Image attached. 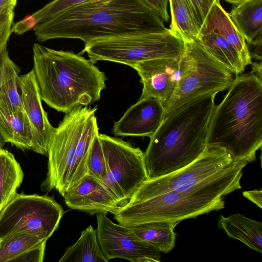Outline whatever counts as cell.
<instances>
[{"mask_svg": "<svg viewBox=\"0 0 262 262\" xmlns=\"http://www.w3.org/2000/svg\"><path fill=\"white\" fill-rule=\"evenodd\" d=\"M252 71L256 75L261 78V63H259L255 62L252 64Z\"/></svg>", "mask_w": 262, "mask_h": 262, "instance_id": "obj_37", "label": "cell"}, {"mask_svg": "<svg viewBox=\"0 0 262 262\" xmlns=\"http://www.w3.org/2000/svg\"><path fill=\"white\" fill-rule=\"evenodd\" d=\"M33 29L40 42L76 38L84 44L98 39L168 30L144 0H93L67 9Z\"/></svg>", "mask_w": 262, "mask_h": 262, "instance_id": "obj_1", "label": "cell"}, {"mask_svg": "<svg viewBox=\"0 0 262 262\" xmlns=\"http://www.w3.org/2000/svg\"><path fill=\"white\" fill-rule=\"evenodd\" d=\"M201 28L210 9L213 0H190Z\"/></svg>", "mask_w": 262, "mask_h": 262, "instance_id": "obj_33", "label": "cell"}, {"mask_svg": "<svg viewBox=\"0 0 262 262\" xmlns=\"http://www.w3.org/2000/svg\"><path fill=\"white\" fill-rule=\"evenodd\" d=\"M212 32L221 35L236 49L246 67L252 64L250 52L244 37L223 8L220 0L213 2L200 28L199 34Z\"/></svg>", "mask_w": 262, "mask_h": 262, "instance_id": "obj_17", "label": "cell"}, {"mask_svg": "<svg viewBox=\"0 0 262 262\" xmlns=\"http://www.w3.org/2000/svg\"><path fill=\"white\" fill-rule=\"evenodd\" d=\"M243 195L258 207L262 208V191L261 190L254 189L244 191Z\"/></svg>", "mask_w": 262, "mask_h": 262, "instance_id": "obj_35", "label": "cell"}, {"mask_svg": "<svg viewBox=\"0 0 262 262\" xmlns=\"http://www.w3.org/2000/svg\"><path fill=\"white\" fill-rule=\"evenodd\" d=\"M207 147H224L233 161L251 163L262 146V80L253 72L236 76L215 105Z\"/></svg>", "mask_w": 262, "mask_h": 262, "instance_id": "obj_4", "label": "cell"}, {"mask_svg": "<svg viewBox=\"0 0 262 262\" xmlns=\"http://www.w3.org/2000/svg\"><path fill=\"white\" fill-rule=\"evenodd\" d=\"M92 1L93 0H52L32 14L13 24L12 32L21 34L67 9Z\"/></svg>", "mask_w": 262, "mask_h": 262, "instance_id": "obj_26", "label": "cell"}, {"mask_svg": "<svg viewBox=\"0 0 262 262\" xmlns=\"http://www.w3.org/2000/svg\"><path fill=\"white\" fill-rule=\"evenodd\" d=\"M33 59L41 100L51 107L66 113L100 99L106 77L90 59L37 43L33 47Z\"/></svg>", "mask_w": 262, "mask_h": 262, "instance_id": "obj_5", "label": "cell"}, {"mask_svg": "<svg viewBox=\"0 0 262 262\" xmlns=\"http://www.w3.org/2000/svg\"><path fill=\"white\" fill-rule=\"evenodd\" d=\"M233 162L231 156L224 147H207L197 159L185 167L157 178L147 179L129 200L142 201L171 190L188 189Z\"/></svg>", "mask_w": 262, "mask_h": 262, "instance_id": "obj_11", "label": "cell"}, {"mask_svg": "<svg viewBox=\"0 0 262 262\" xmlns=\"http://www.w3.org/2000/svg\"><path fill=\"white\" fill-rule=\"evenodd\" d=\"M218 226L230 238L238 240L250 249L262 253V223L235 213L227 217L220 215Z\"/></svg>", "mask_w": 262, "mask_h": 262, "instance_id": "obj_19", "label": "cell"}, {"mask_svg": "<svg viewBox=\"0 0 262 262\" xmlns=\"http://www.w3.org/2000/svg\"><path fill=\"white\" fill-rule=\"evenodd\" d=\"M6 142L4 141L1 136L0 135V149L3 148Z\"/></svg>", "mask_w": 262, "mask_h": 262, "instance_id": "obj_39", "label": "cell"}, {"mask_svg": "<svg viewBox=\"0 0 262 262\" xmlns=\"http://www.w3.org/2000/svg\"><path fill=\"white\" fill-rule=\"evenodd\" d=\"M171 14L169 29L177 33L184 42L195 40L200 27L190 0H168Z\"/></svg>", "mask_w": 262, "mask_h": 262, "instance_id": "obj_24", "label": "cell"}, {"mask_svg": "<svg viewBox=\"0 0 262 262\" xmlns=\"http://www.w3.org/2000/svg\"><path fill=\"white\" fill-rule=\"evenodd\" d=\"M216 94L197 97L164 117L144 152L148 179L178 170L205 151Z\"/></svg>", "mask_w": 262, "mask_h": 262, "instance_id": "obj_2", "label": "cell"}, {"mask_svg": "<svg viewBox=\"0 0 262 262\" xmlns=\"http://www.w3.org/2000/svg\"><path fill=\"white\" fill-rule=\"evenodd\" d=\"M0 135L6 142L23 150L34 148L32 126L25 112L0 108Z\"/></svg>", "mask_w": 262, "mask_h": 262, "instance_id": "obj_18", "label": "cell"}, {"mask_svg": "<svg viewBox=\"0 0 262 262\" xmlns=\"http://www.w3.org/2000/svg\"><path fill=\"white\" fill-rule=\"evenodd\" d=\"M228 14L247 43L262 38V0H248L235 4Z\"/></svg>", "mask_w": 262, "mask_h": 262, "instance_id": "obj_20", "label": "cell"}, {"mask_svg": "<svg viewBox=\"0 0 262 262\" xmlns=\"http://www.w3.org/2000/svg\"><path fill=\"white\" fill-rule=\"evenodd\" d=\"M66 205L70 209L91 215L113 214L120 205L115 196L100 180L85 176L63 195Z\"/></svg>", "mask_w": 262, "mask_h": 262, "instance_id": "obj_15", "label": "cell"}, {"mask_svg": "<svg viewBox=\"0 0 262 262\" xmlns=\"http://www.w3.org/2000/svg\"><path fill=\"white\" fill-rule=\"evenodd\" d=\"M248 162L233 161L193 186L171 190L144 200H128L114 214L119 224L132 227L157 221L180 222L225 207L224 196L240 189L243 169Z\"/></svg>", "mask_w": 262, "mask_h": 262, "instance_id": "obj_3", "label": "cell"}, {"mask_svg": "<svg viewBox=\"0 0 262 262\" xmlns=\"http://www.w3.org/2000/svg\"><path fill=\"white\" fill-rule=\"evenodd\" d=\"M96 107L78 106L65 113L55 128L48 151L43 191L57 190L62 196L88 174V154L99 133Z\"/></svg>", "mask_w": 262, "mask_h": 262, "instance_id": "obj_6", "label": "cell"}, {"mask_svg": "<svg viewBox=\"0 0 262 262\" xmlns=\"http://www.w3.org/2000/svg\"><path fill=\"white\" fill-rule=\"evenodd\" d=\"M13 10L6 8L0 11V53L7 48L12 33L14 15Z\"/></svg>", "mask_w": 262, "mask_h": 262, "instance_id": "obj_30", "label": "cell"}, {"mask_svg": "<svg viewBox=\"0 0 262 262\" xmlns=\"http://www.w3.org/2000/svg\"><path fill=\"white\" fill-rule=\"evenodd\" d=\"M143 84L140 98H152L165 106L172 96L180 77V58H157L133 67Z\"/></svg>", "mask_w": 262, "mask_h": 262, "instance_id": "obj_13", "label": "cell"}, {"mask_svg": "<svg viewBox=\"0 0 262 262\" xmlns=\"http://www.w3.org/2000/svg\"><path fill=\"white\" fill-rule=\"evenodd\" d=\"M16 75L0 87V108L9 112H25Z\"/></svg>", "mask_w": 262, "mask_h": 262, "instance_id": "obj_29", "label": "cell"}, {"mask_svg": "<svg viewBox=\"0 0 262 262\" xmlns=\"http://www.w3.org/2000/svg\"><path fill=\"white\" fill-rule=\"evenodd\" d=\"M17 82L25 111L31 123L34 141L33 151L48 156L49 146L55 128L44 110L39 90L33 69L18 76Z\"/></svg>", "mask_w": 262, "mask_h": 262, "instance_id": "obj_14", "label": "cell"}, {"mask_svg": "<svg viewBox=\"0 0 262 262\" xmlns=\"http://www.w3.org/2000/svg\"><path fill=\"white\" fill-rule=\"evenodd\" d=\"M80 54L86 53L94 63L109 61L127 65L157 58L179 59L185 42L169 29L165 32L134 34L93 40L86 43Z\"/></svg>", "mask_w": 262, "mask_h": 262, "instance_id": "obj_7", "label": "cell"}, {"mask_svg": "<svg viewBox=\"0 0 262 262\" xmlns=\"http://www.w3.org/2000/svg\"><path fill=\"white\" fill-rule=\"evenodd\" d=\"M99 136L106 168L102 182L123 206L148 179L144 152L121 139L100 133Z\"/></svg>", "mask_w": 262, "mask_h": 262, "instance_id": "obj_10", "label": "cell"}, {"mask_svg": "<svg viewBox=\"0 0 262 262\" xmlns=\"http://www.w3.org/2000/svg\"><path fill=\"white\" fill-rule=\"evenodd\" d=\"M17 4V0H0V11L6 8H14Z\"/></svg>", "mask_w": 262, "mask_h": 262, "instance_id": "obj_36", "label": "cell"}, {"mask_svg": "<svg viewBox=\"0 0 262 262\" xmlns=\"http://www.w3.org/2000/svg\"><path fill=\"white\" fill-rule=\"evenodd\" d=\"M24 172L13 154L0 149V211L16 193Z\"/></svg>", "mask_w": 262, "mask_h": 262, "instance_id": "obj_25", "label": "cell"}, {"mask_svg": "<svg viewBox=\"0 0 262 262\" xmlns=\"http://www.w3.org/2000/svg\"><path fill=\"white\" fill-rule=\"evenodd\" d=\"M207 53L236 76L246 67L236 49L223 36L215 32L199 34L195 40Z\"/></svg>", "mask_w": 262, "mask_h": 262, "instance_id": "obj_21", "label": "cell"}, {"mask_svg": "<svg viewBox=\"0 0 262 262\" xmlns=\"http://www.w3.org/2000/svg\"><path fill=\"white\" fill-rule=\"evenodd\" d=\"M96 229L100 248L109 260L123 258L132 262H160V252L136 237L129 227L113 222L105 214H97Z\"/></svg>", "mask_w": 262, "mask_h": 262, "instance_id": "obj_12", "label": "cell"}, {"mask_svg": "<svg viewBox=\"0 0 262 262\" xmlns=\"http://www.w3.org/2000/svg\"><path fill=\"white\" fill-rule=\"evenodd\" d=\"M20 70L10 58L7 48L0 53V87L16 75Z\"/></svg>", "mask_w": 262, "mask_h": 262, "instance_id": "obj_31", "label": "cell"}, {"mask_svg": "<svg viewBox=\"0 0 262 262\" xmlns=\"http://www.w3.org/2000/svg\"><path fill=\"white\" fill-rule=\"evenodd\" d=\"M92 225L82 230L77 242L69 247L59 262H107Z\"/></svg>", "mask_w": 262, "mask_h": 262, "instance_id": "obj_23", "label": "cell"}, {"mask_svg": "<svg viewBox=\"0 0 262 262\" xmlns=\"http://www.w3.org/2000/svg\"><path fill=\"white\" fill-rule=\"evenodd\" d=\"M99 133L95 136L87 158L88 174L103 182L106 175V164Z\"/></svg>", "mask_w": 262, "mask_h": 262, "instance_id": "obj_28", "label": "cell"}, {"mask_svg": "<svg viewBox=\"0 0 262 262\" xmlns=\"http://www.w3.org/2000/svg\"><path fill=\"white\" fill-rule=\"evenodd\" d=\"M161 17L168 14L167 4L168 0H144Z\"/></svg>", "mask_w": 262, "mask_h": 262, "instance_id": "obj_34", "label": "cell"}, {"mask_svg": "<svg viewBox=\"0 0 262 262\" xmlns=\"http://www.w3.org/2000/svg\"><path fill=\"white\" fill-rule=\"evenodd\" d=\"M47 241L27 250L12 259L10 262H42L45 257Z\"/></svg>", "mask_w": 262, "mask_h": 262, "instance_id": "obj_32", "label": "cell"}, {"mask_svg": "<svg viewBox=\"0 0 262 262\" xmlns=\"http://www.w3.org/2000/svg\"><path fill=\"white\" fill-rule=\"evenodd\" d=\"M64 213L52 197L16 193L0 211V240L12 233L27 232L47 241Z\"/></svg>", "mask_w": 262, "mask_h": 262, "instance_id": "obj_9", "label": "cell"}, {"mask_svg": "<svg viewBox=\"0 0 262 262\" xmlns=\"http://www.w3.org/2000/svg\"><path fill=\"white\" fill-rule=\"evenodd\" d=\"M214 1H215V0H213Z\"/></svg>", "mask_w": 262, "mask_h": 262, "instance_id": "obj_40", "label": "cell"}, {"mask_svg": "<svg viewBox=\"0 0 262 262\" xmlns=\"http://www.w3.org/2000/svg\"><path fill=\"white\" fill-rule=\"evenodd\" d=\"M226 2H228L229 3L232 4H237L239 3H241L242 2L248 1V0H224Z\"/></svg>", "mask_w": 262, "mask_h": 262, "instance_id": "obj_38", "label": "cell"}, {"mask_svg": "<svg viewBox=\"0 0 262 262\" xmlns=\"http://www.w3.org/2000/svg\"><path fill=\"white\" fill-rule=\"evenodd\" d=\"M185 46L180 58V77L164 106V117L197 97L228 89L233 80L231 72L195 40L185 42Z\"/></svg>", "mask_w": 262, "mask_h": 262, "instance_id": "obj_8", "label": "cell"}, {"mask_svg": "<svg viewBox=\"0 0 262 262\" xmlns=\"http://www.w3.org/2000/svg\"><path fill=\"white\" fill-rule=\"evenodd\" d=\"M179 222L157 221L129 227L130 231L139 239L154 247L159 251L168 253L175 244L174 228Z\"/></svg>", "mask_w": 262, "mask_h": 262, "instance_id": "obj_22", "label": "cell"}, {"mask_svg": "<svg viewBox=\"0 0 262 262\" xmlns=\"http://www.w3.org/2000/svg\"><path fill=\"white\" fill-rule=\"evenodd\" d=\"M164 113V106L158 100L140 98L115 122L113 133L116 136L150 137L160 126Z\"/></svg>", "mask_w": 262, "mask_h": 262, "instance_id": "obj_16", "label": "cell"}, {"mask_svg": "<svg viewBox=\"0 0 262 262\" xmlns=\"http://www.w3.org/2000/svg\"><path fill=\"white\" fill-rule=\"evenodd\" d=\"M44 241H47L27 232L9 234L0 240V262H10L17 256Z\"/></svg>", "mask_w": 262, "mask_h": 262, "instance_id": "obj_27", "label": "cell"}]
</instances>
